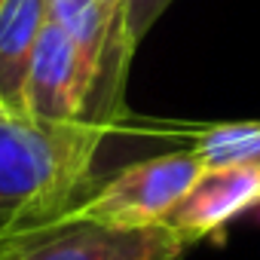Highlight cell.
<instances>
[{
	"label": "cell",
	"instance_id": "cell-1",
	"mask_svg": "<svg viewBox=\"0 0 260 260\" xmlns=\"http://www.w3.org/2000/svg\"><path fill=\"white\" fill-rule=\"evenodd\" d=\"M104 132L107 128L92 119L0 116V236L49 223L71 211L89 193Z\"/></svg>",
	"mask_w": 260,
	"mask_h": 260
},
{
	"label": "cell",
	"instance_id": "cell-2",
	"mask_svg": "<svg viewBox=\"0 0 260 260\" xmlns=\"http://www.w3.org/2000/svg\"><path fill=\"white\" fill-rule=\"evenodd\" d=\"M187 248L166 223L107 226L64 214L0 236V260H181Z\"/></svg>",
	"mask_w": 260,
	"mask_h": 260
},
{
	"label": "cell",
	"instance_id": "cell-3",
	"mask_svg": "<svg viewBox=\"0 0 260 260\" xmlns=\"http://www.w3.org/2000/svg\"><path fill=\"white\" fill-rule=\"evenodd\" d=\"M196 150H175L125 166L98 190H89L64 217L95 220L107 226H153L181 202V196L202 175Z\"/></svg>",
	"mask_w": 260,
	"mask_h": 260
},
{
	"label": "cell",
	"instance_id": "cell-4",
	"mask_svg": "<svg viewBox=\"0 0 260 260\" xmlns=\"http://www.w3.org/2000/svg\"><path fill=\"white\" fill-rule=\"evenodd\" d=\"M95 77L86 68L77 43L58 28L46 25L25 80V113L49 122L86 119Z\"/></svg>",
	"mask_w": 260,
	"mask_h": 260
},
{
	"label": "cell",
	"instance_id": "cell-5",
	"mask_svg": "<svg viewBox=\"0 0 260 260\" xmlns=\"http://www.w3.org/2000/svg\"><path fill=\"white\" fill-rule=\"evenodd\" d=\"M260 202V166H223L202 169L181 202L162 217L187 245L217 239L236 217L248 214Z\"/></svg>",
	"mask_w": 260,
	"mask_h": 260
},
{
	"label": "cell",
	"instance_id": "cell-6",
	"mask_svg": "<svg viewBox=\"0 0 260 260\" xmlns=\"http://www.w3.org/2000/svg\"><path fill=\"white\" fill-rule=\"evenodd\" d=\"M46 25L49 0H4L0 7V95L13 113H25V80Z\"/></svg>",
	"mask_w": 260,
	"mask_h": 260
},
{
	"label": "cell",
	"instance_id": "cell-7",
	"mask_svg": "<svg viewBox=\"0 0 260 260\" xmlns=\"http://www.w3.org/2000/svg\"><path fill=\"white\" fill-rule=\"evenodd\" d=\"M49 22L58 25L80 49L86 68L95 77L92 95L104 86L116 55V22L98 0H49ZM92 101V98H89Z\"/></svg>",
	"mask_w": 260,
	"mask_h": 260
},
{
	"label": "cell",
	"instance_id": "cell-8",
	"mask_svg": "<svg viewBox=\"0 0 260 260\" xmlns=\"http://www.w3.org/2000/svg\"><path fill=\"white\" fill-rule=\"evenodd\" d=\"M205 169L223 166H260V122H223L211 125L193 144Z\"/></svg>",
	"mask_w": 260,
	"mask_h": 260
},
{
	"label": "cell",
	"instance_id": "cell-9",
	"mask_svg": "<svg viewBox=\"0 0 260 260\" xmlns=\"http://www.w3.org/2000/svg\"><path fill=\"white\" fill-rule=\"evenodd\" d=\"M172 7V0H125L122 22H119V43H116V71L125 83L128 64H132L135 49L150 34V28L159 22V16Z\"/></svg>",
	"mask_w": 260,
	"mask_h": 260
},
{
	"label": "cell",
	"instance_id": "cell-10",
	"mask_svg": "<svg viewBox=\"0 0 260 260\" xmlns=\"http://www.w3.org/2000/svg\"><path fill=\"white\" fill-rule=\"evenodd\" d=\"M248 214H251V217H254V223H257V226H260V202H257V205H254V208H251V211H248Z\"/></svg>",
	"mask_w": 260,
	"mask_h": 260
},
{
	"label": "cell",
	"instance_id": "cell-11",
	"mask_svg": "<svg viewBox=\"0 0 260 260\" xmlns=\"http://www.w3.org/2000/svg\"><path fill=\"white\" fill-rule=\"evenodd\" d=\"M7 113H13V110H10V104L4 101V95H0V116H7Z\"/></svg>",
	"mask_w": 260,
	"mask_h": 260
},
{
	"label": "cell",
	"instance_id": "cell-12",
	"mask_svg": "<svg viewBox=\"0 0 260 260\" xmlns=\"http://www.w3.org/2000/svg\"><path fill=\"white\" fill-rule=\"evenodd\" d=\"M0 7H4V0H0Z\"/></svg>",
	"mask_w": 260,
	"mask_h": 260
}]
</instances>
